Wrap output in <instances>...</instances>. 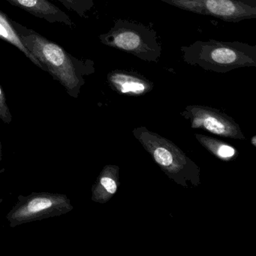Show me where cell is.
I'll return each instance as SVG.
<instances>
[{"label": "cell", "mask_w": 256, "mask_h": 256, "mask_svg": "<svg viewBox=\"0 0 256 256\" xmlns=\"http://www.w3.org/2000/svg\"><path fill=\"white\" fill-rule=\"evenodd\" d=\"M184 62L208 71L226 73L256 66V46L239 42L196 41L180 48Z\"/></svg>", "instance_id": "cell-1"}, {"label": "cell", "mask_w": 256, "mask_h": 256, "mask_svg": "<svg viewBox=\"0 0 256 256\" xmlns=\"http://www.w3.org/2000/svg\"><path fill=\"white\" fill-rule=\"evenodd\" d=\"M218 154L224 158L230 157L234 154V150L230 146L223 145V146H220V150H218Z\"/></svg>", "instance_id": "cell-13"}, {"label": "cell", "mask_w": 256, "mask_h": 256, "mask_svg": "<svg viewBox=\"0 0 256 256\" xmlns=\"http://www.w3.org/2000/svg\"><path fill=\"white\" fill-rule=\"evenodd\" d=\"M100 40L104 46L146 62H158L161 56L156 32L142 24L118 19L110 31L100 36Z\"/></svg>", "instance_id": "cell-3"}, {"label": "cell", "mask_w": 256, "mask_h": 256, "mask_svg": "<svg viewBox=\"0 0 256 256\" xmlns=\"http://www.w3.org/2000/svg\"><path fill=\"white\" fill-rule=\"evenodd\" d=\"M100 184L106 188L108 192L110 193V194H114V193H115V192H116V182H115V181L112 180V178L104 176V178H102L101 180H100Z\"/></svg>", "instance_id": "cell-12"}, {"label": "cell", "mask_w": 256, "mask_h": 256, "mask_svg": "<svg viewBox=\"0 0 256 256\" xmlns=\"http://www.w3.org/2000/svg\"><path fill=\"white\" fill-rule=\"evenodd\" d=\"M62 2H66V4H72L73 2V0H60Z\"/></svg>", "instance_id": "cell-15"}, {"label": "cell", "mask_w": 256, "mask_h": 256, "mask_svg": "<svg viewBox=\"0 0 256 256\" xmlns=\"http://www.w3.org/2000/svg\"><path fill=\"white\" fill-rule=\"evenodd\" d=\"M70 198L64 194L32 192L19 196L18 202L7 214L6 220L12 228L26 223L60 216L72 210Z\"/></svg>", "instance_id": "cell-4"}, {"label": "cell", "mask_w": 256, "mask_h": 256, "mask_svg": "<svg viewBox=\"0 0 256 256\" xmlns=\"http://www.w3.org/2000/svg\"><path fill=\"white\" fill-rule=\"evenodd\" d=\"M205 128L215 134H221L224 131V126L222 122L214 118H208L204 122Z\"/></svg>", "instance_id": "cell-11"}, {"label": "cell", "mask_w": 256, "mask_h": 256, "mask_svg": "<svg viewBox=\"0 0 256 256\" xmlns=\"http://www.w3.org/2000/svg\"><path fill=\"white\" fill-rule=\"evenodd\" d=\"M14 6L26 10L28 12L38 18H46L50 22H64L72 25L70 18L56 6L47 0H7Z\"/></svg>", "instance_id": "cell-6"}, {"label": "cell", "mask_w": 256, "mask_h": 256, "mask_svg": "<svg viewBox=\"0 0 256 256\" xmlns=\"http://www.w3.org/2000/svg\"><path fill=\"white\" fill-rule=\"evenodd\" d=\"M0 120L6 124H10L12 121V116L7 104L6 97L1 86H0Z\"/></svg>", "instance_id": "cell-9"}, {"label": "cell", "mask_w": 256, "mask_h": 256, "mask_svg": "<svg viewBox=\"0 0 256 256\" xmlns=\"http://www.w3.org/2000/svg\"><path fill=\"white\" fill-rule=\"evenodd\" d=\"M108 82L122 94H142L149 89V82L137 73L116 70L109 73Z\"/></svg>", "instance_id": "cell-7"}, {"label": "cell", "mask_w": 256, "mask_h": 256, "mask_svg": "<svg viewBox=\"0 0 256 256\" xmlns=\"http://www.w3.org/2000/svg\"><path fill=\"white\" fill-rule=\"evenodd\" d=\"M154 157L158 164L163 166H168L173 162L172 154L164 148H160L154 152Z\"/></svg>", "instance_id": "cell-10"}, {"label": "cell", "mask_w": 256, "mask_h": 256, "mask_svg": "<svg viewBox=\"0 0 256 256\" xmlns=\"http://www.w3.org/2000/svg\"><path fill=\"white\" fill-rule=\"evenodd\" d=\"M2 142H1V138H0V175L2 174L4 172H5V169L2 168V164H1V162H2Z\"/></svg>", "instance_id": "cell-14"}, {"label": "cell", "mask_w": 256, "mask_h": 256, "mask_svg": "<svg viewBox=\"0 0 256 256\" xmlns=\"http://www.w3.org/2000/svg\"><path fill=\"white\" fill-rule=\"evenodd\" d=\"M26 30L24 35L17 30L28 50L40 61L44 71L58 80L70 96L77 97L82 78L72 56L56 43L32 30Z\"/></svg>", "instance_id": "cell-2"}, {"label": "cell", "mask_w": 256, "mask_h": 256, "mask_svg": "<svg viewBox=\"0 0 256 256\" xmlns=\"http://www.w3.org/2000/svg\"><path fill=\"white\" fill-rule=\"evenodd\" d=\"M0 38L4 41L10 43L12 46H16L18 49L23 52L26 58H29L34 64L38 66L42 70H44L40 61L32 55V54L28 50V48L25 46L24 43L20 38V34L18 32L17 30L14 28L13 22L8 19L6 14L0 12Z\"/></svg>", "instance_id": "cell-8"}, {"label": "cell", "mask_w": 256, "mask_h": 256, "mask_svg": "<svg viewBox=\"0 0 256 256\" xmlns=\"http://www.w3.org/2000/svg\"><path fill=\"white\" fill-rule=\"evenodd\" d=\"M184 11L238 23L256 18V0H160Z\"/></svg>", "instance_id": "cell-5"}]
</instances>
